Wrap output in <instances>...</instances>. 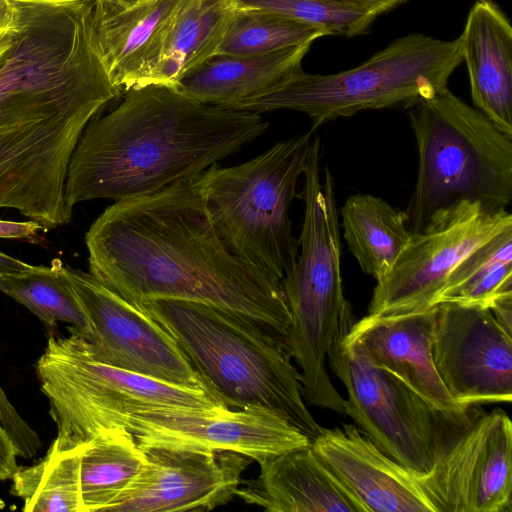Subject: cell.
<instances>
[{
	"label": "cell",
	"mask_w": 512,
	"mask_h": 512,
	"mask_svg": "<svg viewBox=\"0 0 512 512\" xmlns=\"http://www.w3.org/2000/svg\"><path fill=\"white\" fill-rule=\"evenodd\" d=\"M17 450L0 422V480L11 479L18 468Z\"/></svg>",
	"instance_id": "cell-33"
},
{
	"label": "cell",
	"mask_w": 512,
	"mask_h": 512,
	"mask_svg": "<svg viewBox=\"0 0 512 512\" xmlns=\"http://www.w3.org/2000/svg\"><path fill=\"white\" fill-rule=\"evenodd\" d=\"M314 136L310 129L245 163L214 164L197 178L210 221L228 250L281 281L299 254L289 211Z\"/></svg>",
	"instance_id": "cell-8"
},
{
	"label": "cell",
	"mask_w": 512,
	"mask_h": 512,
	"mask_svg": "<svg viewBox=\"0 0 512 512\" xmlns=\"http://www.w3.org/2000/svg\"><path fill=\"white\" fill-rule=\"evenodd\" d=\"M197 178L107 207L85 236L90 274L135 306L156 299L201 302L288 338L282 281L228 250Z\"/></svg>",
	"instance_id": "cell-2"
},
{
	"label": "cell",
	"mask_w": 512,
	"mask_h": 512,
	"mask_svg": "<svg viewBox=\"0 0 512 512\" xmlns=\"http://www.w3.org/2000/svg\"><path fill=\"white\" fill-rule=\"evenodd\" d=\"M237 6L270 12L323 29L328 35L352 37L363 33L374 14L331 0H236Z\"/></svg>",
	"instance_id": "cell-30"
},
{
	"label": "cell",
	"mask_w": 512,
	"mask_h": 512,
	"mask_svg": "<svg viewBox=\"0 0 512 512\" xmlns=\"http://www.w3.org/2000/svg\"><path fill=\"white\" fill-rule=\"evenodd\" d=\"M128 429L141 448L233 452L258 464L307 447L309 438L274 411L155 409L133 415Z\"/></svg>",
	"instance_id": "cell-14"
},
{
	"label": "cell",
	"mask_w": 512,
	"mask_h": 512,
	"mask_svg": "<svg viewBox=\"0 0 512 512\" xmlns=\"http://www.w3.org/2000/svg\"><path fill=\"white\" fill-rule=\"evenodd\" d=\"M139 478L109 511L207 512L227 504L251 459L233 452L146 449Z\"/></svg>",
	"instance_id": "cell-16"
},
{
	"label": "cell",
	"mask_w": 512,
	"mask_h": 512,
	"mask_svg": "<svg viewBox=\"0 0 512 512\" xmlns=\"http://www.w3.org/2000/svg\"><path fill=\"white\" fill-rule=\"evenodd\" d=\"M512 291V226L467 254L450 273L436 304L487 307L499 294Z\"/></svg>",
	"instance_id": "cell-26"
},
{
	"label": "cell",
	"mask_w": 512,
	"mask_h": 512,
	"mask_svg": "<svg viewBox=\"0 0 512 512\" xmlns=\"http://www.w3.org/2000/svg\"><path fill=\"white\" fill-rule=\"evenodd\" d=\"M1 63V62H0Z\"/></svg>",
	"instance_id": "cell-39"
},
{
	"label": "cell",
	"mask_w": 512,
	"mask_h": 512,
	"mask_svg": "<svg viewBox=\"0 0 512 512\" xmlns=\"http://www.w3.org/2000/svg\"><path fill=\"white\" fill-rule=\"evenodd\" d=\"M19 25L17 0H0V62L12 46Z\"/></svg>",
	"instance_id": "cell-32"
},
{
	"label": "cell",
	"mask_w": 512,
	"mask_h": 512,
	"mask_svg": "<svg viewBox=\"0 0 512 512\" xmlns=\"http://www.w3.org/2000/svg\"><path fill=\"white\" fill-rule=\"evenodd\" d=\"M38 230H42V227L33 220L25 222L0 220V238L32 241L37 237Z\"/></svg>",
	"instance_id": "cell-34"
},
{
	"label": "cell",
	"mask_w": 512,
	"mask_h": 512,
	"mask_svg": "<svg viewBox=\"0 0 512 512\" xmlns=\"http://www.w3.org/2000/svg\"><path fill=\"white\" fill-rule=\"evenodd\" d=\"M147 462L146 452L125 428L100 433L82 445L83 512L109 511L129 493Z\"/></svg>",
	"instance_id": "cell-25"
},
{
	"label": "cell",
	"mask_w": 512,
	"mask_h": 512,
	"mask_svg": "<svg viewBox=\"0 0 512 512\" xmlns=\"http://www.w3.org/2000/svg\"><path fill=\"white\" fill-rule=\"evenodd\" d=\"M459 37L475 108L512 138V28L509 19L493 1L477 0Z\"/></svg>",
	"instance_id": "cell-21"
},
{
	"label": "cell",
	"mask_w": 512,
	"mask_h": 512,
	"mask_svg": "<svg viewBox=\"0 0 512 512\" xmlns=\"http://www.w3.org/2000/svg\"><path fill=\"white\" fill-rule=\"evenodd\" d=\"M311 44L261 55L217 54L183 76L175 87L202 103L233 108L260 96L287 75L301 69Z\"/></svg>",
	"instance_id": "cell-22"
},
{
	"label": "cell",
	"mask_w": 512,
	"mask_h": 512,
	"mask_svg": "<svg viewBox=\"0 0 512 512\" xmlns=\"http://www.w3.org/2000/svg\"><path fill=\"white\" fill-rule=\"evenodd\" d=\"M236 7V0H183L145 85L175 86L187 73L217 55Z\"/></svg>",
	"instance_id": "cell-23"
},
{
	"label": "cell",
	"mask_w": 512,
	"mask_h": 512,
	"mask_svg": "<svg viewBox=\"0 0 512 512\" xmlns=\"http://www.w3.org/2000/svg\"><path fill=\"white\" fill-rule=\"evenodd\" d=\"M320 161L321 142L314 136L301 193L305 210L299 254L282 285L290 313L288 342L301 369L303 395L313 405L328 408L341 395L328 376L325 360L348 301L342 286L334 178L325 166L321 182Z\"/></svg>",
	"instance_id": "cell-7"
},
{
	"label": "cell",
	"mask_w": 512,
	"mask_h": 512,
	"mask_svg": "<svg viewBox=\"0 0 512 512\" xmlns=\"http://www.w3.org/2000/svg\"><path fill=\"white\" fill-rule=\"evenodd\" d=\"M418 150V174L406 210L412 233L439 210L461 201L486 211L512 200V138L449 88L410 108Z\"/></svg>",
	"instance_id": "cell-5"
},
{
	"label": "cell",
	"mask_w": 512,
	"mask_h": 512,
	"mask_svg": "<svg viewBox=\"0 0 512 512\" xmlns=\"http://www.w3.org/2000/svg\"><path fill=\"white\" fill-rule=\"evenodd\" d=\"M159 322L208 389L228 408L270 409L312 442L322 427L307 409L288 338L213 305L156 299L136 306Z\"/></svg>",
	"instance_id": "cell-4"
},
{
	"label": "cell",
	"mask_w": 512,
	"mask_h": 512,
	"mask_svg": "<svg viewBox=\"0 0 512 512\" xmlns=\"http://www.w3.org/2000/svg\"><path fill=\"white\" fill-rule=\"evenodd\" d=\"M81 450L82 445L65 451L51 445L39 462L17 468L11 493L23 500V511L83 512Z\"/></svg>",
	"instance_id": "cell-28"
},
{
	"label": "cell",
	"mask_w": 512,
	"mask_h": 512,
	"mask_svg": "<svg viewBox=\"0 0 512 512\" xmlns=\"http://www.w3.org/2000/svg\"><path fill=\"white\" fill-rule=\"evenodd\" d=\"M30 267V264L0 251V276L21 273Z\"/></svg>",
	"instance_id": "cell-37"
},
{
	"label": "cell",
	"mask_w": 512,
	"mask_h": 512,
	"mask_svg": "<svg viewBox=\"0 0 512 512\" xmlns=\"http://www.w3.org/2000/svg\"><path fill=\"white\" fill-rule=\"evenodd\" d=\"M355 317L349 302L328 363L346 387L344 414L381 451L415 477L427 475L451 428L468 416L435 411L412 389L374 364L352 333Z\"/></svg>",
	"instance_id": "cell-10"
},
{
	"label": "cell",
	"mask_w": 512,
	"mask_h": 512,
	"mask_svg": "<svg viewBox=\"0 0 512 512\" xmlns=\"http://www.w3.org/2000/svg\"><path fill=\"white\" fill-rule=\"evenodd\" d=\"M353 6L374 14L376 17L385 13L407 0H331Z\"/></svg>",
	"instance_id": "cell-36"
},
{
	"label": "cell",
	"mask_w": 512,
	"mask_h": 512,
	"mask_svg": "<svg viewBox=\"0 0 512 512\" xmlns=\"http://www.w3.org/2000/svg\"><path fill=\"white\" fill-rule=\"evenodd\" d=\"M257 477L235 496L270 512H367L311 448L288 451L259 463Z\"/></svg>",
	"instance_id": "cell-20"
},
{
	"label": "cell",
	"mask_w": 512,
	"mask_h": 512,
	"mask_svg": "<svg viewBox=\"0 0 512 512\" xmlns=\"http://www.w3.org/2000/svg\"><path fill=\"white\" fill-rule=\"evenodd\" d=\"M437 512L512 511V423L494 409L454 425L432 470L415 477Z\"/></svg>",
	"instance_id": "cell-12"
},
{
	"label": "cell",
	"mask_w": 512,
	"mask_h": 512,
	"mask_svg": "<svg viewBox=\"0 0 512 512\" xmlns=\"http://www.w3.org/2000/svg\"><path fill=\"white\" fill-rule=\"evenodd\" d=\"M0 422L11 437L18 456L29 459L41 447L39 436L19 415L0 385Z\"/></svg>",
	"instance_id": "cell-31"
},
{
	"label": "cell",
	"mask_w": 512,
	"mask_h": 512,
	"mask_svg": "<svg viewBox=\"0 0 512 512\" xmlns=\"http://www.w3.org/2000/svg\"><path fill=\"white\" fill-rule=\"evenodd\" d=\"M311 448L367 512H437L415 476L355 424L322 427Z\"/></svg>",
	"instance_id": "cell-17"
},
{
	"label": "cell",
	"mask_w": 512,
	"mask_h": 512,
	"mask_svg": "<svg viewBox=\"0 0 512 512\" xmlns=\"http://www.w3.org/2000/svg\"><path fill=\"white\" fill-rule=\"evenodd\" d=\"M268 127L260 113L202 103L175 86L134 87L81 135L66 176V208L72 213L84 201L117 202L193 180Z\"/></svg>",
	"instance_id": "cell-3"
},
{
	"label": "cell",
	"mask_w": 512,
	"mask_h": 512,
	"mask_svg": "<svg viewBox=\"0 0 512 512\" xmlns=\"http://www.w3.org/2000/svg\"><path fill=\"white\" fill-rule=\"evenodd\" d=\"M460 37L442 40L422 33L391 42L357 67L335 74L301 69L268 91L232 109L256 113L280 109L306 114L311 129L373 109H410L448 87L462 62Z\"/></svg>",
	"instance_id": "cell-6"
},
{
	"label": "cell",
	"mask_w": 512,
	"mask_h": 512,
	"mask_svg": "<svg viewBox=\"0 0 512 512\" xmlns=\"http://www.w3.org/2000/svg\"><path fill=\"white\" fill-rule=\"evenodd\" d=\"M344 238L361 270L384 277L408 245L409 230L404 211L370 194L350 196L340 209Z\"/></svg>",
	"instance_id": "cell-24"
},
{
	"label": "cell",
	"mask_w": 512,
	"mask_h": 512,
	"mask_svg": "<svg viewBox=\"0 0 512 512\" xmlns=\"http://www.w3.org/2000/svg\"><path fill=\"white\" fill-rule=\"evenodd\" d=\"M436 306L432 355L452 399L463 409L512 400V336L489 308Z\"/></svg>",
	"instance_id": "cell-15"
},
{
	"label": "cell",
	"mask_w": 512,
	"mask_h": 512,
	"mask_svg": "<svg viewBox=\"0 0 512 512\" xmlns=\"http://www.w3.org/2000/svg\"><path fill=\"white\" fill-rule=\"evenodd\" d=\"M497 323L512 336V291L499 294L488 306Z\"/></svg>",
	"instance_id": "cell-35"
},
{
	"label": "cell",
	"mask_w": 512,
	"mask_h": 512,
	"mask_svg": "<svg viewBox=\"0 0 512 512\" xmlns=\"http://www.w3.org/2000/svg\"><path fill=\"white\" fill-rule=\"evenodd\" d=\"M115 1L120 2L122 4L130 5V4H133V3H136V2H140V1H143V0H115Z\"/></svg>",
	"instance_id": "cell-38"
},
{
	"label": "cell",
	"mask_w": 512,
	"mask_h": 512,
	"mask_svg": "<svg viewBox=\"0 0 512 512\" xmlns=\"http://www.w3.org/2000/svg\"><path fill=\"white\" fill-rule=\"evenodd\" d=\"M0 291L27 307L48 325L64 322L81 337L90 323L63 271L54 259L50 266H33L21 273L0 276Z\"/></svg>",
	"instance_id": "cell-27"
},
{
	"label": "cell",
	"mask_w": 512,
	"mask_h": 512,
	"mask_svg": "<svg viewBox=\"0 0 512 512\" xmlns=\"http://www.w3.org/2000/svg\"><path fill=\"white\" fill-rule=\"evenodd\" d=\"M20 25L0 63V208L47 232L71 220L65 182L89 122L121 95L86 0H17Z\"/></svg>",
	"instance_id": "cell-1"
},
{
	"label": "cell",
	"mask_w": 512,
	"mask_h": 512,
	"mask_svg": "<svg viewBox=\"0 0 512 512\" xmlns=\"http://www.w3.org/2000/svg\"><path fill=\"white\" fill-rule=\"evenodd\" d=\"M182 1L143 0L126 5L93 0L96 41L111 82L122 94L146 84Z\"/></svg>",
	"instance_id": "cell-19"
},
{
	"label": "cell",
	"mask_w": 512,
	"mask_h": 512,
	"mask_svg": "<svg viewBox=\"0 0 512 512\" xmlns=\"http://www.w3.org/2000/svg\"><path fill=\"white\" fill-rule=\"evenodd\" d=\"M51 336L36 370L57 427L52 445L77 448L108 430L125 428L136 413L155 409L228 408L201 389L185 388L95 359L74 332Z\"/></svg>",
	"instance_id": "cell-9"
},
{
	"label": "cell",
	"mask_w": 512,
	"mask_h": 512,
	"mask_svg": "<svg viewBox=\"0 0 512 512\" xmlns=\"http://www.w3.org/2000/svg\"><path fill=\"white\" fill-rule=\"evenodd\" d=\"M512 226L505 210L461 201L437 211L373 289L368 314L393 315L435 306L450 273L472 250Z\"/></svg>",
	"instance_id": "cell-11"
},
{
	"label": "cell",
	"mask_w": 512,
	"mask_h": 512,
	"mask_svg": "<svg viewBox=\"0 0 512 512\" xmlns=\"http://www.w3.org/2000/svg\"><path fill=\"white\" fill-rule=\"evenodd\" d=\"M63 271L89 320L90 332L82 338L95 359L166 383L211 393L176 340L159 322L90 273L64 265Z\"/></svg>",
	"instance_id": "cell-13"
},
{
	"label": "cell",
	"mask_w": 512,
	"mask_h": 512,
	"mask_svg": "<svg viewBox=\"0 0 512 512\" xmlns=\"http://www.w3.org/2000/svg\"><path fill=\"white\" fill-rule=\"evenodd\" d=\"M328 35L323 29L279 15L237 6L217 54L261 55L312 44Z\"/></svg>",
	"instance_id": "cell-29"
},
{
	"label": "cell",
	"mask_w": 512,
	"mask_h": 512,
	"mask_svg": "<svg viewBox=\"0 0 512 512\" xmlns=\"http://www.w3.org/2000/svg\"><path fill=\"white\" fill-rule=\"evenodd\" d=\"M436 306L393 314H368L352 326L371 361L412 389L435 411L462 417L436 370L432 341Z\"/></svg>",
	"instance_id": "cell-18"
}]
</instances>
